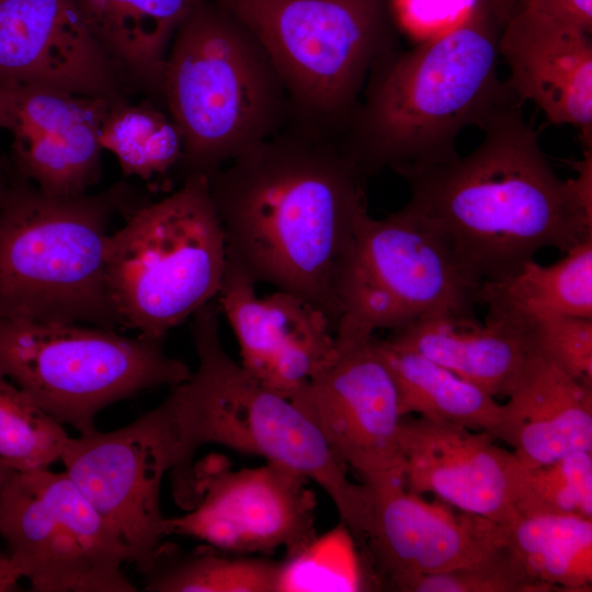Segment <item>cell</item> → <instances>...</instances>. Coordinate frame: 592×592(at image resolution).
Returning a JSON list of instances; mask_svg holds the SVG:
<instances>
[{
    "mask_svg": "<svg viewBox=\"0 0 592 592\" xmlns=\"http://www.w3.org/2000/svg\"><path fill=\"white\" fill-rule=\"evenodd\" d=\"M0 82L129 100L76 0H0Z\"/></svg>",
    "mask_w": 592,
    "mask_h": 592,
    "instance_id": "obj_18",
    "label": "cell"
},
{
    "mask_svg": "<svg viewBox=\"0 0 592 592\" xmlns=\"http://www.w3.org/2000/svg\"><path fill=\"white\" fill-rule=\"evenodd\" d=\"M126 216L105 244L109 295L122 328L164 339L216 299L225 274L226 241L209 180L185 177L172 194Z\"/></svg>",
    "mask_w": 592,
    "mask_h": 592,
    "instance_id": "obj_8",
    "label": "cell"
},
{
    "mask_svg": "<svg viewBox=\"0 0 592 592\" xmlns=\"http://www.w3.org/2000/svg\"><path fill=\"white\" fill-rule=\"evenodd\" d=\"M503 526L504 546L532 578L557 591H591V517L527 514Z\"/></svg>",
    "mask_w": 592,
    "mask_h": 592,
    "instance_id": "obj_26",
    "label": "cell"
},
{
    "mask_svg": "<svg viewBox=\"0 0 592 592\" xmlns=\"http://www.w3.org/2000/svg\"><path fill=\"white\" fill-rule=\"evenodd\" d=\"M488 318L526 330L555 318H592V236L550 265L531 260L515 273L479 285Z\"/></svg>",
    "mask_w": 592,
    "mask_h": 592,
    "instance_id": "obj_24",
    "label": "cell"
},
{
    "mask_svg": "<svg viewBox=\"0 0 592 592\" xmlns=\"http://www.w3.org/2000/svg\"><path fill=\"white\" fill-rule=\"evenodd\" d=\"M5 92L4 86L0 82V128L5 126ZM3 174V167L0 161V177Z\"/></svg>",
    "mask_w": 592,
    "mask_h": 592,
    "instance_id": "obj_37",
    "label": "cell"
},
{
    "mask_svg": "<svg viewBox=\"0 0 592 592\" xmlns=\"http://www.w3.org/2000/svg\"><path fill=\"white\" fill-rule=\"evenodd\" d=\"M333 357L289 399L328 447L363 481L402 480L401 417L392 375L375 338L337 346Z\"/></svg>",
    "mask_w": 592,
    "mask_h": 592,
    "instance_id": "obj_15",
    "label": "cell"
},
{
    "mask_svg": "<svg viewBox=\"0 0 592 592\" xmlns=\"http://www.w3.org/2000/svg\"><path fill=\"white\" fill-rule=\"evenodd\" d=\"M479 285L458 267L441 234L405 206L382 219L365 213L335 285L339 348L364 343L418 320L477 319Z\"/></svg>",
    "mask_w": 592,
    "mask_h": 592,
    "instance_id": "obj_10",
    "label": "cell"
},
{
    "mask_svg": "<svg viewBox=\"0 0 592 592\" xmlns=\"http://www.w3.org/2000/svg\"><path fill=\"white\" fill-rule=\"evenodd\" d=\"M162 102L178 126L183 179L209 178L288 124L283 81L254 35L214 0L178 27L166 60Z\"/></svg>",
    "mask_w": 592,
    "mask_h": 592,
    "instance_id": "obj_6",
    "label": "cell"
},
{
    "mask_svg": "<svg viewBox=\"0 0 592 592\" xmlns=\"http://www.w3.org/2000/svg\"><path fill=\"white\" fill-rule=\"evenodd\" d=\"M205 0H76L96 42L130 93L162 101L172 38Z\"/></svg>",
    "mask_w": 592,
    "mask_h": 592,
    "instance_id": "obj_23",
    "label": "cell"
},
{
    "mask_svg": "<svg viewBox=\"0 0 592 592\" xmlns=\"http://www.w3.org/2000/svg\"><path fill=\"white\" fill-rule=\"evenodd\" d=\"M478 1L390 0V11L398 30L421 43L457 26Z\"/></svg>",
    "mask_w": 592,
    "mask_h": 592,
    "instance_id": "obj_34",
    "label": "cell"
},
{
    "mask_svg": "<svg viewBox=\"0 0 592 592\" xmlns=\"http://www.w3.org/2000/svg\"><path fill=\"white\" fill-rule=\"evenodd\" d=\"M14 471L11 467H9L7 464H4L0 459V501L2 497L3 489L5 487V483L8 479L10 478L11 474Z\"/></svg>",
    "mask_w": 592,
    "mask_h": 592,
    "instance_id": "obj_38",
    "label": "cell"
},
{
    "mask_svg": "<svg viewBox=\"0 0 592 592\" xmlns=\"http://www.w3.org/2000/svg\"><path fill=\"white\" fill-rule=\"evenodd\" d=\"M101 145L116 157L124 177L146 182L166 177L183 153L178 126L150 99L112 103L103 121Z\"/></svg>",
    "mask_w": 592,
    "mask_h": 592,
    "instance_id": "obj_28",
    "label": "cell"
},
{
    "mask_svg": "<svg viewBox=\"0 0 592 592\" xmlns=\"http://www.w3.org/2000/svg\"><path fill=\"white\" fill-rule=\"evenodd\" d=\"M499 54L517 96L533 101L551 123L572 125L584 150L592 149L590 34L517 3L502 27Z\"/></svg>",
    "mask_w": 592,
    "mask_h": 592,
    "instance_id": "obj_20",
    "label": "cell"
},
{
    "mask_svg": "<svg viewBox=\"0 0 592 592\" xmlns=\"http://www.w3.org/2000/svg\"><path fill=\"white\" fill-rule=\"evenodd\" d=\"M202 545L178 555L163 545L152 568L144 574V590L151 592H275L280 560L226 555Z\"/></svg>",
    "mask_w": 592,
    "mask_h": 592,
    "instance_id": "obj_27",
    "label": "cell"
},
{
    "mask_svg": "<svg viewBox=\"0 0 592 592\" xmlns=\"http://www.w3.org/2000/svg\"><path fill=\"white\" fill-rule=\"evenodd\" d=\"M402 480L412 492L499 524L520 516L526 467L488 433L417 418L400 421Z\"/></svg>",
    "mask_w": 592,
    "mask_h": 592,
    "instance_id": "obj_17",
    "label": "cell"
},
{
    "mask_svg": "<svg viewBox=\"0 0 592 592\" xmlns=\"http://www.w3.org/2000/svg\"><path fill=\"white\" fill-rule=\"evenodd\" d=\"M532 351L592 387V318L561 317L526 329Z\"/></svg>",
    "mask_w": 592,
    "mask_h": 592,
    "instance_id": "obj_33",
    "label": "cell"
},
{
    "mask_svg": "<svg viewBox=\"0 0 592 592\" xmlns=\"http://www.w3.org/2000/svg\"><path fill=\"white\" fill-rule=\"evenodd\" d=\"M491 437L526 468L592 452V387L532 351Z\"/></svg>",
    "mask_w": 592,
    "mask_h": 592,
    "instance_id": "obj_21",
    "label": "cell"
},
{
    "mask_svg": "<svg viewBox=\"0 0 592 592\" xmlns=\"http://www.w3.org/2000/svg\"><path fill=\"white\" fill-rule=\"evenodd\" d=\"M254 285L227 261L215 300L237 339L242 367L291 398L335 354L334 330L307 299L280 289L260 297Z\"/></svg>",
    "mask_w": 592,
    "mask_h": 592,
    "instance_id": "obj_19",
    "label": "cell"
},
{
    "mask_svg": "<svg viewBox=\"0 0 592 592\" xmlns=\"http://www.w3.org/2000/svg\"><path fill=\"white\" fill-rule=\"evenodd\" d=\"M3 84L4 129L13 134L8 166L48 195L88 193L101 178V129L112 103L46 86Z\"/></svg>",
    "mask_w": 592,
    "mask_h": 592,
    "instance_id": "obj_16",
    "label": "cell"
},
{
    "mask_svg": "<svg viewBox=\"0 0 592 592\" xmlns=\"http://www.w3.org/2000/svg\"><path fill=\"white\" fill-rule=\"evenodd\" d=\"M366 523L360 549L378 590L402 592L418 576L447 572L504 546V526L441 502L401 479L363 481Z\"/></svg>",
    "mask_w": 592,
    "mask_h": 592,
    "instance_id": "obj_14",
    "label": "cell"
},
{
    "mask_svg": "<svg viewBox=\"0 0 592 592\" xmlns=\"http://www.w3.org/2000/svg\"><path fill=\"white\" fill-rule=\"evenodd\" d=\"M519 3L591 34L592 0H520Z\"/></svg>",
    "mask_w": 592,
    "mask_h": 592,
    "instance_id": "obj_35",
    "label": "cell"
},
{
    "mask_svg": "<svg viewBox=\"0 0 592 592\" xmlns=\"http://www.w3.org/2000/svg\"><path fill=\"white\" fill-rule=\"evenodd\" d=\"M0 318L121 328L105 276L113 217L141 202L125 182L61 197L42 192L1 160Z\"/></svg>",
    "mask_w": 592,
    "mask_h": 592,
    "instance_id": "obj_5",
    "label": "cell"
},
{
    "mask_svg": "<svg viewBox=\"0 0 592 592\" xmlns=\"http://www.w3.org/2000/svg\"><path fill=\"white\" fill-rule=\"evenodd\" d=\"M504 23L490 0H479L451 31L375 61L335 141L364 183L384 169L403 178L452 161L466 126L481 128L523 102L497 71Z\"/></svg>",
    "mask_w": 592,
    "mask_h": 592,
    "instance_id": "obj_3",
    "label": "cell"
},
{
    "mask_svg": "<svg viewBox=\"0 0 592 592\" xmlns=\"http://www.w3.org/2000/svg\"><path fill=\"white\" fill-rule=\"evenodd\" d=\"M69 435L61 423L0 374V459L18 471L60 460Z\"/></svg>",
    "mask_w": 592,
    "mask_h": 592,
    "instance_id": "obj_30",
    "label": "cell"
},
{
    "mask_svg": "<svg viewBox=\"0 0 592 592\" xmlns=\"http://www.w3.org/2000/svg\"><path fill=\"white\" fill-rule=\"evenodd\" d=\"M398 392L401 417L447 422L491 433L500 418L501 403L482 388L442 365L409 350L375 339Z\"/></svg>",
    "mask_w": 592,
    "mask_h": 592,
    "instance_id": "obj_25",
    "label": "cell"
},
{
    "mask_svg": "<svg viewBox=\"0 0 592 592\" xmlns=\"http://www.w3.org/2000/svg\"><path fill=\"white\" fill-rule=\"evenodd\" d=\"M554 587L532 578L505 546L469 566L418 576L402 592H551Z\"/></svg>",
    "mask_w": 592,
    "mask_h": 592,
    "instance_id": "obj_32",
    "label": "cell"
},
{
    "mask_svg": "<svg viewBox=\"0 0 592 592\" xmlns=\"http://www.w3.org/2000/svg\"><path fill=\"white\" fill-rule=\"evenodd\" d=\"M4 186H5V181H4V171H3V174L0 177V203L3 196Z\"/></svg>",
    "mask_w": 592,
    "mask_h": 592,
    "instance_id": "obj_39",
    "label": "cell"
},
{
    "mask_svg": "<svg viewBox=\"0 0 592 592\" xmlns=\"http://www.w3.org/2000/svg\"><path fill=\"white\" fill-rule=\"evenodd\" d=\"M519 513L592 519V452L573 453L544 466L526 468Z\"/></svg>",
    "mask_w": 592,
    "mask_h": 592,
    "instance_id": "obj_31",
    "label": "cell"
},
{
    "mask_svg": "<svg viewBox=\"0 0 592 592\" xmlns=\"http://www.w3.org/2000/svg\"><path fill=\"white\" fill-rule=\"evenodd\" d=\"M262 45L285 87L287 126L337 141L375 61L398 47L390 0H214Z\"/></svg>",
    "mask_w": 592,
    "mask_h": 592,
    "instance_id": "obj_7",
    "label": "cell"
},
{
    "mask_svg": "<svg viewBox=\"0 0 592 592\" xmlns=\"http://www.w3.org/2000/svg\"><path fill=\"white\" fill-rule=\"evenodd\" d=\"M116 331L0 318V374L79 434L95 430L107 406L192 376L186 363L164 351L163 339Z\"/></svg>",
    "mask_w": 592,
    "mask_h": 592,
    "instance_id": "obj_9",
    "label": "cell"
},
{
    "mask_svg": "<svg viewBox=\"0 0 592 592\" xmlns=\"http://www.w3.org/2000/svg\"><path fill=\"white\" fill-rule=\"evenodd\" d=\"M152 410L121 429L69 436L60 460L65 471L113 530L128 562L145 574L168 536L160 486L171 470Z\"/></svg>",
    "mask_w": 592,
    "mask_h": 592,
    "instance_id": "obj_13",
    "label": "cell"
},
{
    "mask_svg": "<svg viewBox=\"0 0 592 592\" xmlns=\"http://www.w3.org/2000/svg\"><path fill=\"white\" fill-rule=\"evenodd\" d=\"M377 590L366 560L343 522L280 560L275 592Z\"/></svg>",
    "mask_w": 592,
    "mask_h": 592,
    "instance_id": "obj_29",
    "label": "cell"
},
{
    "mask_svg": "<svg viewBox=\"0 0 592 592\" xmlns=\"http://www.w3.org/2000/svg\"><path fill=\"white\" fill-rule=\"evenodd\" d=\"M196 504L166 517L168 535L186 536L232 555L291 554L317 535L315 493L300 473L266 462L231 470L219 455L193 468Z\"/></svg>",
    "mask_w": 592,
    "mask_h": 592,
    "instance_id": "obj_12",
    "label": "cell"
},
{
    "mask_svg": "<svg viewBox=\"0 0 592 592\" xmlns=\"http://www.w3.org/2000/svg\"><path fill=\"white\" fill-rule=\"evenodd\" d=\"M219 307L213 300L192 316L197 369L171 387L156 407L169 446L174 501L196 504L193 458L216 444L292 468L333 502L356 542L363 538L366 496L352 482L310 420L287 397L262 384L224 349Z\"/></svg>",
    "mask_w": 592,
    "mask_h": 592,
    "instance_id": "obj_4",
    "label": "cell"
},
{
    "mask_svg": "<svg viewBox=\"0 0 592 592\" xmlns=\"http://www.w3.org/2000/svg\"><path fill=\"white\" fill-rule=\"evenodd\" d=\"M0 537L36 592H135L119 539L70 477L18 471L0 501Z\"/></svg>",
    "mask_w": 592,
    "mask_h": 592,
    "instance_id": "obj_11",
    "label": "cell"
},
{
    "mask_svg": "<svg viewBox=\"0 0 592 592\" xmlns=\"http://www.w3.org/2000/svg\"><path fill=\"white\" fill-rule=\"evenodd\" d=\"M227 261L254 283L300 296L335 330V285L365 183L334 140L286 126L209 178Z\"/></svg>",
    "mask_w": 592,
    "mask_h": 592,
    "instance_id": "obj_1",
    "label": "cell"
},
{
    "mask_svg": "<svg viewBox=\"0 0 592 592\" xmlns=\"http://www.w3.org/2000/svg\"><path fill=\"white\" fill-rule=\"evenodd\" d=\"M21 574L7 553L0 550V592H11L19 588Z\"/></svg>",
    "mask_w": 592,
    "mask_h": 592,
    "instance_id": "obj_36",
    "label": "cell"
},
{
    "mask_svg": "<svg viewBox=\"0 0 592 592\" xmlns=\"http://www.w3.org/2000/svg\"><path fill=\"white\" fill-rule=\"evenodd\" d=\"M386 340L415 352L482 388L508 398L532 352L527 332L486 317H428L391 331Z\"/></svg>",
    "mask_w": 592,
    "mask_h": 592,
    "instance_id": "obj_22",
    "label": "cell"
},
{
    "mask_svg": "<svg viewBox=\"0 0 592 592\" xmlns=\"http://www.w3.org/2000/svg\"><path fill=\"white\" fill-rule=\"evenodd\" d=\"M521 104L493 113L468 156L402 178L405 207L441 234L477 285L515 273L544 248L566 253L592 236V149L576 163L578 177L561 180Z\"/></svg>",
    "mask_w": 592,
    "mask_h": 592,
    "instance_id": "obj_2",
    "label": "cell"
}]
</instances>
